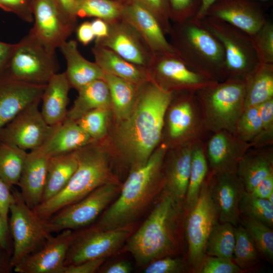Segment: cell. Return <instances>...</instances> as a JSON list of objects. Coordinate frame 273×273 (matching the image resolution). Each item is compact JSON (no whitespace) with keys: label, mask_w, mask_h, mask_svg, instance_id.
Wrapping results in <instances>:
<instances>
[{"label":"cell","mask_w":273,"mask_h":273,"mask_svg":"<svg viewBox=\"0 0 273 273\" xmlns=\"http://www.w3.org/2000/svg\"><path fill=\"white\" fill-rule=\"evenodd\" d=\"M16 46V43H8L0 41V77L5 74Z\"/></svg>","instance_id":"cell-54"},{"label":"cell","mask_w":273,"mask_h":273,"mask_svg":"<svg viewBox=\"0 0 273 273\" xmlns=\"http://www.w3.org/2000/svg\"><path fill=\"white\" fill-rule=\"evenodd\" d=\"M235 245L233 260L243 271L259 262V252L253 239L240 224L235 226Z\"/></svg>","instance_id":"cell-38"},{"label":"cell","mask_w":273,"mask_h":273,"mask_svg":"<svg viewBox=\"0 0 273 273\" xmlns=\"http://www.w3.org/2000/svg\"><path fill=\"white\" fill-rule=\"evenodd\" d=\"M13 200L14 196L11 189L0 179V216L7 223L10 207Z\"/></svg>","instance_id":"cell-51"},{"label":"cell","mask_w":273,"mask_h":273,"mask_svg":"<svg viewBox=\"0 0 273 273\" xmlns=\"http://www.w3.org/2000/svg\"><path fill=\"white\" fill-rule=\"evenodd\" d=\"M251 1L259 3L260 2H264V1H267L268 0H251Z\"/></svg>","instance_id":"cell-63"},{"label":"cell","mask_w":273,"mask_h":273,"mask_svg":"<svg viewBox=\"0 0 273 273\" xmlns=\"http://www.w3.org/2000/svg\"><path fill=\"white\" fill-rule=\"evenodd\" d=\"M46 85L17 80L7 75L0 77V130L22 109L41 99Z\"/></svg>","instance_id":"cell-21"},{"label":"cell","mask_w":273,"mask_h":273,"mask_svg":"<svg viewBox=\"0 0 273 273\" xmlns=\"http://www.w3.org/2000/svg\"><path fill=\"white\" fill-rule=\"evenodd\" d=\"M77 17H95L107 23L121 19L122 4L117 0H75Z\"/></svg>","instance_id":"cell-37"},{"label":"cell","mask_w":273,"mask_h":273,"mask_svg":"<svg viewBox=\"0 0 273 273\" xmlns=\"http://www.w3.org/2000/svg\"><path fill=\"white\" fill-rule=\"evenodd\" d=\"M119 2L122 4L121 19L134 28L154 55L176 53L157 19L149 10L135 2Z\"/></svg>","instance_id":"cell-20"},{"label":"cell","mask_w":273,"mask_h":273,"mask_svg":"<svg viewBox=\"0 0 273 273\" xmlns=\"http://www.w3.org/2000/svg\"><path fill=\"white\" fill-rule=\"evenodd\" d=\"M27 154L17 146L0 142V179L11 189L18 183Z\"/></svg>","instance_id":"cell-34"},{"label":"cell","mask_w":273,"mask_h":273,"mask_svg":"<svg viewBox=\"0 0 273 273\" xmlns=\"http://www.w3.org/2000/svg\"><path fill=\"white\" fill-rule=\"evenodd\" d=\"M145 273H181L190 271L186 259L168 256L156 259L145 266Z\"/></svg>","instance_id":"cell-46"},{"label":"cell","mask_w":273,"mask_h":273,"mask_svg":"<svg viewBox=\"0 0 273 273\" xmlns=\"http://www.w3.org/2000/svg\"><path fill=\"white\" fill-rule=\"evenodd\" d=\"M172 98V92L148 81L140 85L130 115L118 122L115 143L121 158L130 169L145 164L156 149Z\"/></svg>","instance_id":"cell-1"},{"label":"cell","mask_w":273,"mask_h":273,"mask_svg":"<svg viewBox=\"0 0 273 273\" xmlns=\"http://www.w3.org/2000/svg\"><path fill=\"white\" fill-rule=\"evenodd\" d=\"M95 62L104 73L142 85L151 80L148 68L133 64L111 50L96 44L92 49Z\"/></svg>","instance_id":"cell-27"},{"label":"cell","mask_w":273,"mask_h":273,"mask_svg":"<svg viewBox=\"0 0 273 273\" xmlns=\"http://www.w3.org/2000/svg\"><path fill=\"white\" fill-rule=\"evenodd\" d=\"M78 41L83 45L88 44L95 37L90 22L84 21L79 25L76 29Z\"/></svg>","instance_id":"cell-55"},{"label":"cell","mask_w":273,"mask_h":273,"mask_svg":"<svg viewBox=\"0 0 273 273\" xmlns=\"http://www.w3.org/2000/svg\"><path fill=\"white\" fill-rule=\"evenodd\" d=\"M250 193L255 197L267 199L273 193V172L262 180Z\"/></svg>","instance_id":"cell-53"},{"label":"cell","mask_w":273,"mask_h":273,"mask_svg":"<svg viewBox=\"0 0 273 273\" xmlns=\"http://www.w3.org/2000/svg\"><path fill=\"white\" fill-rule=\"evenodd\" d=\"M240 215L260 221L270 228L273 225V204L268 199L253 196L245 191L240 199Z\"/></svg>","instance_id":"cell-40"},{"label":"cell","mask_w":273,"mask_h":273,"mask_svg":"<svg viewBox=\"0 0 273 273\" xmlns=\"http://www.w3.org/2000/svg\"><path fill=\"white\" fill-rule=\"evenodd\" d=\"M243 272L232 259L205 255L199 273H240Z\"/></svg>","instance_id":"cell-48"},{"label":"cell","mask_w":273,"mask_h":273,"mask_svg":"<svg viewBox=\"0 0 273 273\" xmlns=\"http://www.w3.org/2000/svg\"><path fill=\"white\" fill-rule=\"evenodd\" d=\"M66 61L65 72L71 87L77 90L90 82L104 79V73L95 62L84 58L74 40L65 41L60 48Z\"/></svg>","instance_id":"cell-28"},{"label":"cell","mask_w":273,"mask_h":273,"mask_svg":"<svg viewBox=\"0 0 273 273\" xmlns=\"http://www.w3.org/2000/svg\"><path fill=\"white\" fill-rule=\"evenodd\" d=\"M93 142L76 121L66 117L55 126L48 140L36 150L50 157L75 151Z\"/></svg>","instance_id":"cell-25"},{"label":"cell","mask_w":273,"mask_h":273,"mask_svg":"<svg viewBox=\"0 0 273 273\" xmlns=\"http://www.w3.org/2000/svg\"><path fill=\"white\" fill-rule=\"evenodd\" d=\"M272 172V157L263 154L244 155L238 162L236 171L248 193Z\"/></svg>","instance_id":"cell-33"},{"label":"cell","mask_w":273,"mask_h":273,"mask_svg":"<svg viewBox=\"0 0 273 273\" xmlns=\"http://www.w3.org/2000/svg\"><path fill=\"white\" fill-rule=\"evenodd\" d=\"M192 149L186 147L178 150L163 163V190L184 205L190 174Z\"/></svg>","instance_id":"cell-24"},{"label":"cell","mask_w":273,"mask_h":273,"mask_svg":"<svg viewBox=\"0 0 273 273\" xmlns=\"http://www.w3.org/2000/svg\"><path fill=\"white\" fill-rule=\"evenodd\" d=\"M132 270L131 264L126 260H119L111 263L99 270L103 273H129Z\"/></svg>","instance_id":"cell-56"},{"label":"cell","mask_w":273,"mask_h":273,"mask_svg":"<svg viewBox=\"0 0 273 273\" xmlns=\"http://www.w3.org/2000/svg\"><path fill=\"white\" fill-rule=\"evenodd\" d=\"M108 112V108L95 109L85 114L76 122L94 142H98L107 133Z\"/></svg>","instance_id":"cell-42"},{"label":"cell","mask_w":273,"mask_h":273,"mask_svg":"<svg viewBox=\"0 0 273 273\" xmlns=\"http://www.w3.org/2000/svg\"><path fill=\"white\" fill-rule=\"evenodd\" d=\"M76 231H62L40 249L22 259L14 267L18 273H63L67 253Z\"/></svg>","instance_id":"cell-17"},{"label":"cell","mask_w":273,"mask_h":273,"mask_svg":"<svg viewBox=\"0 0 273 273\" xmlns=\"http://www.w3.org/2000/svg\"><path fill=\"white\" fill-rule=\"evenodd\" d=\"M32 8L34 22L29 33L55 53L72 34L77 22L65 14L55 0H32Z\"/></svg>","instance_id":"cell-14"},{"label":"cell","mask_w":273,"mask_h":273,"mask_svg":"<svg viewBox=\"0 0 273 273\" xmlns=\"http://www.w3.org/2000/svg\"><path fill=\"white\" fill-rule=\"evenodd\" d=\"M245 81L244 109L273 98V64L259 63Z\"/></svg>","instance_id":"cell-31"},{"label":"cell","mask_w":273,"mask_h":273,"mask_svg":"<svg viewBox=\"0 0 273 273\" xmlns=\"http://www.w3.org/2000/svg\"><path fill=\"white\" fill-rule=\"evenodd\" d=\"M206 16L223 20L250 35L268 20L260 3L251 0H218Z\"/></svg>","instance_id":"cell-18"},{"label":"cell","mask_w":273,"mask_h":273,"mask_svg":"<svg viewBox=\"0 0 273 273\" xmlns=\"http://www.w3.org/2000/svg\"><path fill=\"white\" fill-rule=\"evenodd\" d=\"M192 97L175 105L170 110L168 118L169 132L173 139L185 134L192 127L194 120L191 102Z\"/></svg>","instance_id":"cell-41"},{"label":"cell","mask_w":273,"mask_h":273,"mask_svg":"<svg viewBox=\"0 0 273 273\" xmlns=\"http://www.w3.org/2000/svg\"><path fill=\"white\" fill-rule=\"evenodd\" d=\"M55 1L72 21L77 22L75 0H55Z\"/></svg>","instance_id":"cell-58"},{"label":"cell","mask_w":273,"mask_h":273,"mask_svg":"<svg viewBox=\"0 0 273 273\" xmlns=\"http://www.w3.org/2000/svg\"><path fill=\"white\" fill-rule=\"evenodd\" d=\"M236 131L242 141L254 139L263 131L257 106L244 109L238 121Z\"/></svg>","instance_id":"cell-44"},{"label":"cell","mask_w":273,"mask_h":273,"mask_svg":"<svg viewBox=\"0 0 273 273\" xmlns=\"http://www.w3.org/2000/svg\"><path fill=\"white\" fill-rule=\"evenodd\" d=\"M75 151L78 165L67 184L55 196L32 209L43 220L79 201L101 186L122 184L112 172L107 153L97 142Z\"/></svg>","instance_id":"cell-4"},{"label":"cell","mask_w":273,"mask_h":273,"mask_svg":"<svg viewBox=\"0 0 273 273\" xmlns=\"http://www.w3.org/2000/svg\"><path fill=\"white\" fill-rule=\"evenodd\" d=\"M9 225L0 216V246L8 249L9 245Z\"/></svg>","instance_id":"cell-59"},{"label":"cell","mask_w":273,"mask_h":273,"mask_svg":"<svg viewBox=\"0 0 273 273\" xmlns=\"http://www.w3.org/2000/svg\"><path fill=\"white\" fill-rule=\"evenodd\" d=\"M78 165L76 151L50 157L42 202L59 193L67 184Z\"/></svg>","instance_id":"cell-29"},{"label":"cell","mask_w":273,"mask_h":273,"mask_svg":"<svg viewBox=\"0 0 273 273\" xmlns=\"http://www.w3.org/2000/svg\"><path fill=\"white\" fill-rule=\"evenodd\" d=\"M14 200L9 211V231L13 240L11 265L42 247L53 237L46 220L40 218L23 200L19 191L11 188Z\"/></svg>","instance_id":"cell-8"},{"label":"cell","mask_w":273,"mask_h":273,"mask_svg":"<svg viewBox=\"0 0 273 273\" xmlns=\"http://www.w3.org/2000/svg\"><path fill=\"white\" fill-rule=\"evenodd\" d=\"M169 35L176 54L190 68L217 82L226 79L223 48L200 19L173 23Z\"/></svg>","instance_id":"cell-5"},{"label":"cell","mask_w":273,"mask_h":273,"mask_svg":"<svg viewBox=\"0 0 273 273\" xmlns=\"http://www.w3.org/2000/svg\"><path fill=\"white\" fill-rule=\"evenodd\" d=\"M11 259H8L0 252V272H7L12 268Z\"/></svg>","instance_id":"cell-61"},{"label":"cell","mask_w":273,"mask_h":273,"mask_svg":"<svg viewBox=\"0 0 273 273\" xmlns=\"http://www.w3.org/2000/svg\"><path fill=\"white\" fill-rule=\"evenodd\" d=\"M218 222L217 210L210 195L208 180H205L197 203L186 212L185 220V238L188 248L186 260L190 271L199 273L207 241Z\"/></svg>","instance_id":"cell-9"},{"label":"cell","mask_w":273,"mask_h":273,"mask_svg":"<svg viewBox=\"0 0 273 273\" xmlns=\"http://www.w3.org/2000/svg\"><path fill=\"white\" fill-rule=\"evenodd\" d=\"M217 1L218 0H202V6L196 18L200 20L204 18L209 8Z\"/></svg>","instance_id":"cell-60"},{"label":"cell","mask_w":273,"mask_h":273,"mask_svg":"<svg viewBox=\"0 0 273 273\" xmlns=\"http://www.w3.org/2000/svg\"><path fill=\"white\" fill-rule=\"evenodd\" d=\"M201 20L223 48L226 79H245L259 63L251 36L217 18L206 16Z\"/></svg>","instance_id":"cell-7"},{"label":"cell","mask_w":273,"mask_h":273,"mask_svg":"<svg viewBox=\"0 0 273 273\" xmlns=\"http://www.w3.org/2000/svg\"><path fill=\"white\" fill-rule=\"evenodd\" d=\"M245 145L226 131H219L210 140L207 149L213 174L236 172L237 164L245 155Z\"/></svg>","instance_id":"cell-23"},{"label":"cell","mask_w":273,"mask_h":273,"mask_svg":"<svg viewBox=\"0 0 273 273\" xmlns=\"http://www.w3.org/2000/svg\"><path fill=\"white\" fill-rule=\"evenodd\" d=\"M263 131L272 132L273 126V98L257 106Z\"/></svg>","instance_id":"cell-52"},{"label":"cell","mask_w":273,"mask_h":273,"mask_svg":"<svg viewBox=\"0 0 273 273\" xmlns=\"http://www.w3.org/2000/svg\"><path fill=\"white\" fill-rule=\"evenodd\" d=\"M148 70L152 81L171 92L197 91L217 82L192 70L176 53L154 55Z\"/></svg>","instance_id":"cell-15"},{"label":"cell","mask_w":273,"mask_h":273,"mask_svg":"<svg viewBox=\"0 0 273 273\" xmlns=\"http://www.w3.org/2000/svg\"><path fill=\"white\" fill-rule=\"evenodd\" d=\"M170 19L180 23L196 17L202 6V0H167Z\"/></svg>","instance_id":"cell-45"},{"label":"cell","mask_w":273,"mask_h":273,"mask_svg":"<svg viewBox=\"0 0 273 273\" xmlns=\"http://www.w3.org/2000/svg\"><path fill=\"white\" fill-rule=\"evenodd\" d=\"M167 147L156 149L147 161L130 169L120 193L94 225L111 229L137 222L153 206L163 190V163Z\"/></svg>","instance_id":"cell-3"},{"label":"cell","mask_w":273,"mask_h":273,"mask_svg":"<svg viewBox=\"0 0 273 273\" xmlns=\"http://www.w3.org/2000/svg\"><path fill=\"white\" fill-rule=\"evenodd\" d=\"M186 215L184 205L163 190L144 222L126 241L123 250L141 266L182 253Z\"/></svg>","instance_id":"cell-2"},{"label":"cell","mask_w":273,"mask_h":273,"mask_svg":"<svg viewBox=\"0 0 273 273\" xmlns=\"http://www.w3.org/2000/svg\"><path fill=\"white\" fill-rule=\"evenodd\" d=\"M49 158L37 150L27 154L17 185L23 200L31 209L42 202Z\"/></svg>","instance_id":"cell-22"},{"label":"cell","mask_w":273,"mask_h":273,"mask_svg":"<svg viewBox=\"0 0 273 273\" xmlns=\"http://www.w3.org/2000/svg\"><path fill=\"white\" fill-rule=\"evenodd\" d=\"M105 260L106 258H97L64 266L63 273H94L100 269Z\"/></svg>","instance_id":"cell-50"},{"label":"cell","mask_w":273,"mask_h":273,"mask_svg":"<svg viewBox=\"0 0 273 273\" xmlns=\"http://www.w3.org/2000/svg\"><path fill=\"white\" fill-rule=\"evenodd\" d=\"M70 88L65 72L55 73L46 84L40 111L48 124L55 126L66 118Z\"/></svg>","instance_id":"cell-26"},{"label":"cell","mask_w":273,"mask_h":273,"mask_svg":"<svg viewBox=\"0 0 273 273\" xmlns=\"http://www.w3.org/2000/svg\"><path fill=\"white\" fill-rule=\"evenodd\" d=\"M107 23V36L96 39L95 43L111 50L133 64L148 69L154 55L134 28L122 19Z\"/></svg>","instance_id":"cell-16"},{"label":"cell","mask_w":273,"mask_h":273,"mask_svg":"<svg viewBox=\"0 0 273 273\" xmlns=\"http://www.w3.org/2000/svg\"><path fill=\"white\" fill-rule=\"evenodd\" d=\"M57 69L55 53L29 33L16 43L5 74L25 83L46 85Z\"/></svg>","instance_id":"cell-10"},{"label":"cell","mask_w":273,"mask_h":273,"mask_svg":"<svg viewBox=\"0 0 273 273\" xmlns=\"http://www.w3.org/2000/svg\"><path fill=\"white\" fill-rule=\"evenodd\" d=\"M32 0H0V8L16 15L22 20L33 21Z\"/></svg>","instance_id":"cell-49"},{"label":"cell","mask_w":273,"mask_h":273,"mask_svg":"<svg viewBox=\"0 0 273 273\" xmlns=\"http://www.w3.org/2000/svg\"><path fill=\"white\" fill-rule=\"evenodd\" d=\"M197 92L210 125L216 130L235 132L244 108L245 79H227Z\"/></svg>","instance_id":"cell-6"},{"label":"cell","mask_w":273,"mask_h":273,"mask_svg":"<svg viewBox=\"0 0 273 273\" xmlns=\"http://www.w3.org/2000/svg\"><path fill=\"white\" fill-rule=\"evenodd\" d=\"M41 99L22 109L0 130V142L25 151L40 147L53 132L55 126L48 124L38 106Z\"/></svg>","instance_id":"cell-13"},{"label":"cell","mask_w":273,"mask_h":273,"mask_svg":"<svg viewBox=\"0 0 273 273\" xmlns=\"http://www.w3.org/2000/svg\"><path fill=\"white\" fill-rule=\"evenodd\" d=\"M104 79L109 89L115 116L118 122L122 121L131 113L141 85L107 73H104Z\"/></svg>","instance_id":"cell-32"},{"label":"cell","mask_w":273,"mask_h":273,"mask_svg":"<svg viewBox=\"0 0 273 273\" xmlns=\"http://www.w3.org/2000/svg\"><path fill=\"white\" fill-rule=\"evenodd\" d=\"M240 224L249 233L259 253L270 262L273 260V231L272 228L257 220L240 215Z\"/></svg>","instance_id":"cell-39"},{"label":"cell","mask_w":273,"mask_h":273,"mask_svg":"<svg viewBox=\"0 0 273 273\" xmlns=\"http://www.w3.org/2000/svg\"><path fill=\"white\" fill-rule=\"evenodd\" d=\"M111 97L104 79L94 81L78 90V96L67 117L76 121L87 112L99 108H109Z\"/></svg>","instance_id":"cell-30"},{"label":"cell","mask_w":273,"mask_h":273,"mask_svg":"<svg viewBox=\"0 0 273 273\" xmlns=\"http://www.w3.org/2000/svg\"><path fill=\"white\" fill-rule=\"evenodd\" d=\"M138 3L149 10L156 18L165 34H169L172 23L167 0H117Z\"/></svg>","instance_id":"cell-47"},{"label":"cell","mask_w":273,"mask_h":273,"mask_svg":"<svg viewBox=\"0 0 273 273\" xmlns=\"http://www.w3.org/2000/svg\"><path fill=\"white\" fill-rule=\"evenodd\" d=\"M121 185L107 184L79 201L68 205L46 220L49 230L59 233L75 230L91 224L118 196Z\"/></svg>","instance_id":"cell-12"},{"label":"cell","mask_w":273,"mask_h":273,"mask_svg":"<svg viewBox=\"0 0 273 273\" xmlns=\"http://www.w3.org/2000/svg\"><path fill=\"white\" fill-rule=\"evenodd\" d=\"M138 222L102 229L94 224L76 231L67 253L64 266L97 258H107L120 250L138 226Z\"/></svg>","instance_id":"cell-11"},{"label":"cell","mask_w":273,"mask_h":273,"mask_svg":"<svg viewBox=\"0 0 273 273\" xmlns=\"http://www.w3.org/2000/svg\"><path fill=\"white\" fill-rule=\"evenodd\" d=\"M267 199L270 203L273 204V193L270 195Z\"/></svg>","instance_id":"cell-62"},{"label":"cell","mask_w":273,"mask_h":273,"mask_svg":"<svg viewBox=\"0 0 273 273\" xmlns=\"http://www.w3.org/2000/svg\"><path fill=\"white\" fill-rule=\"evenodd\" d=\"M259 63L273 64V24L268 20L250 35Z\"/></svg>","instance_id":"cell-43"},{"label":"cell","mask_w":273,"mask_h":273,"mask_svg":"<svg viewBox=\"0 0 273 273\" xmlns=\"http://www.w3.org/2000/svg\"><path fill=\"white\" fill-rule=\"evenodd\" d=\"M235 245V226L229 222H218L209 236L205 254L233 259Z\"/></svg>","instance_id":"cell-36"},{"label":"cell","mask_w":273,"mask_h":273,"mask_svg":"<svg viewBox=\"0 0 273 273\" xmlns=\"http://www.w3.org/2000/svg\"><path fill=\"white\" fill-rule=\"evenodd\" d=\"M211 198L217 208L219 222L240 224L239 204L245 192L244 185L236 172L213 174L208 180Z\"/></svg>","instance_id":"cell-19"},{"label":"cell","mask_w":273,"mask_h":273,"mask_svg":"<svg viewBox=\"0 0 273 273\" xmlns=\"http://www.w3.org/2000/svg\"><path fill=\"white\" fill-rule=\"evenodd\" d=\"M91 26L96 39L106 37L109 32V26L104 20L96 18L91 22Z\"/></svg>","instance_id":"cell-57"},{"label":"cell","mask_w":273,"mask_h":273,"mask_svg":"<svg viewBox=\"0 0 273 273\" xmlns=\"http://www.w3.org/2000/svg\"><path fill=\"white\" fill-rule=\"evenodd\" d=\"M207 171L208 164L203 150L196 146L192 149L190 174L184 202L186 212L197 203Z\"/></svg>","instance_id":"cell-35"}]
</instances>
